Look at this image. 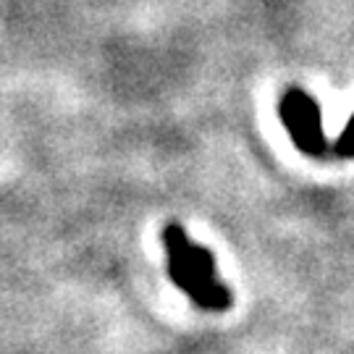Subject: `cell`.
<instances>
[{"mask_svg":"<svg viewBox=\"0 0 354 354\" xmlns=\"http://www.w3.org/2000/svg\"><path fill=\"white\" fill-rule=\"evenodd\" d=\"M165 250L168 279L181 294H187L194 307L205 313H226L234 304V294L215 270V254L192 241L181 223H165L160 231Z\"/></svg>","mask_w":354,"mask_h":354,"instance_id":"cell-1","label":"cell"},{"mask_svg":"<svg viewBox=\"0 0 354 354\" xmlns=\"http://www.w3.org/2000/svg\"><path fill=\"white\" fill-rule=\"evenodd\" d=\"M279 118L294 147L310 155V158H323L330 152V142L323 131V115L317 100L304 92L302 87H289L279 102Z\"/></svg>","mask_w":354,"mask_h":354,"instance_id":"cell-2","label":"cell"},{"mask_svg":"<svg viewBox=\"0 0 354 354\" xmlns=\"http://www.w3.org/2000/svg\"><path fill=\"white\" fill-rule=\"evenodd\" d=\"M330 152L342 160H354V115L346 121L344 131L336 137V142L330 145Z\"/></svg>","mask_w":354,"mask_h":354,"instance_id":"cell-3","label":"cell"}]
</instances>
